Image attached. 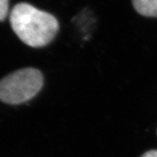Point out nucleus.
Instances as JSON below:
<instances>
[{"label": "nucleus", "mask_w": 157, "mask_h": 157, "mask_svg": "<svg viewBox=\"0 0 157 157\" xmlns=\"http://www.w3.org/2000/svg\"><path fill=\"white\" fill-rule=\"evenodd\" d=\"M9 0H0V21H3L7 16Z\"/></svg>", "instance_id": "20e7f679"}, {"label": "nucleus", "mask_w": 157, "mask_h": 157, "mask_svg": "<svg viewBox=\"0 0 157 157\" xmlns=\"http://www.w3.org/2000/svg\"><path fill=\"white\" fill-rule=\"evenodd\" d=\"M44 85V76L38 69L27 67L15 71L0 81V100L18 105L33 99Z\"/></svg>", "instance_id": "f03ea898"}, {"label": "nucleus", "mask_w": 157, "mask_h": 157, "mask_svg": "<svg viewBox=\"0 0 157 157\" xmlns=\"http://www.w3.org/2000/svg\"><path fill=\"white\" fill-rule=\"evenodd\" d=\"M141 157H157V150H151L145 152Z\"/></svg>", "instance_id": "39448f33"}, {"label": "nucleus", "mask_w": 157, "mask_h": 157, "mask_svg": "<svg viewBox=\"0 0 157 157\" xmlns=\"http://www.w3.org/2000/svg\"><path fill=\"white\" fill-rule=\"evenodd\" d=\"M10 23L20 40L31 48L48 45L59 28L56 17L26 2L14 6L10 14Z\"/></svg>", "instance_id": "f257e3e1"}, {"label": "nucleus", "mask_w": 157, "mask_h": 157, "mask_svg": "<svg viewBox=\"0 0 157 157\" xmlns=\"http://www.w3.org/2000/svg\"><path fill=\"white\" fill-rule=\"evenodd\" d=\"M132 4L139 14L157 18V0H132Z\"/></svg>", "instance_id": "7ed1b4c3"}]
</instances>
